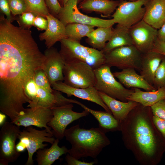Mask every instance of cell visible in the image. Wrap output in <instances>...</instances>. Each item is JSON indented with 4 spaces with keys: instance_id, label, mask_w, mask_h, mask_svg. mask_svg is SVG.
<instances>
[{
    "instance_id": "cell-18",
    "label": "cell",
    "mask_w": 165,
    "mask_h": 165,
    "mask_svg": "<svg viewBox=\"0 0 165 165\" xmlns=\"http://www.w3.org/2000/svg\"><path fill=\"white\" fill-rule=\"evenodd\" d=\"M48 24L45 31L40 34V41H45L47 48L53 47L57 42L67 38L65 26L58 18L49 13L46 16Z\"/></svg>"
},
{
    "instance_id": "cell-42",
    "label": "cell",
    "mask_w": 165,
    "mask_h": 165,
    "mask_svg": "<svg viewBox=\"0 0 165 165\" xmlns=\"http://www.w3.org/2000/svg\"><path fill=\"white\" fill-rule=\"evenodd\" d=\"M152 50L159 53L165 57V43L159 40L157 38Z\"/></svg>"
},
{
    "instance_id": "cell-32",
    "label": "cell",
    "mask_w": 165,
    "mask_h": 165,
    "mask_svg": "<svg viewBox=\"0 0 165 165\" xmlns=\"http://www.w3.org/2000/svg\"><path fill=\"white\" fill-rule=\"evenodd\" d=\"M34 79L36 84L39 87L50 92L53 90L43 69H40L36 72Z\"/></svg>"
},
{
    "instance_id": "cell-47",
    "label": "cell",
    "mask_w": 165,
    "mask_h": 165,
    "mask_svg": "<svg viewBox=\"0 0 165 165\" xmlns=\"http://www.w3.org/2000/svg\"><path fill=\"white\" fill-rule=\"evenodd\" d=\"M164 4H165V0H164Z\"/></svg>"
},
{
    "instance_id": "cell-24",
    "label": "cell",
    "mask_w": 165,
    "mask_h": 165,
    "mask_svg": "<svg viewBox=\"0 0 165 165\" xmlns=\"http://www.w3.org/2000/svg\"><path fill=\"white\" fill-rule=\"evenodd\" d=\"M75 104L80 105L92 114L98 122L99 127L105 133L120 130L121 123L112 114L106 111L92 109L77 100Z\"/></svg>"
},
{
    "instance_id": "cell-20",
    "label": "cell",
    "mask_w": 165,
    "mask_h": 165,
    "mask_svg": "<svg viewBox=\"0 0 165 165\" xmlns=\"http://www.w3.org/2000/svg\"><path fill=\"white\" fill-rule=\"evenodd\" d=\"M123 86L126 88H138L146 91L156 90L154 86L150 84L140 75H138L133 68H128L113 73Z\"/></svg>"
},
{
    "instance_id": "cell-14",
    "label": "cell",
    "mask_w": 165,
    "mask_h": 165,
    "mask_svg": "<svg viewBox=\"0 0 165 165\" xmlns=\"http://www.w3.org/2000/svg\"><path fill=\"white\" fill-rule=\"evenodd\" d=\"M53 116L50 108L36 107L25 109L23 112L11 122L18 126L26 127L34 126L46 129L52 134L51 128L47 125Z\"/></svg>"
},
{
    "instance_id": "cell-30",
    "label": "cell",
    "mask_w": 165,
    "mask_h": 165,
    "mask_svg": "<svg viewBox=\"0 0 165 165\" xmlns=\"http://www.w3.org/2000/svg\"><path fill=\"white\" fill-rule=\"evenodd\" d=\"M28 11L31 12L36 16H42L46 18L50 13L44 0H24Z\"/></svg>"
},
{
    "instance_id": "cell-12",
    "label": "cell",
    "mask_w": 165,
    "mask_h": 165,
    "mask_svg": "<svg viewBox=\"0 0 165 165\" xmlns=\"http://www.w3.org/2000/svg\"><path fill=\"white\" fill-rule=\"evenodd\" d=\"M148 0L120 1L112 15L115 24L129 28L143 20L145 11L143 6Z\"/></svg>"
},
{
    "instance_id": "cell-31",
    "label": "cell",
    "mask_w": 165,
    "mask_h": 165,
    "mask_svg": "<svg viewBox=\"0 0 165 165\" xmlns=\"http://www.w3.org/2000/svg\"><path fill=\"white\" fill-rule=\"evenodd\" d=\"M35 15L33 13L27 11L15 16V20L17 22L19 27L24 29H30L33 26Z\"/></svg>"
},
{
    "instance_id": "cell-15",
    "label": "cell",
    "mask_w": 165,
    "mask_h": 165,
    "mask_svg": "<svg viewBox=\"0 0 165 165\" xmlns=\"http://www.w3.org/2000/svg\"><path fill=\"white\" fill-rule=\"evenodd\" d=\"M52 88L65 94L68 97L72 96L96 104L103 108L105 111L112 113L99 94V91L95 86L86 88H75L69 86L62 81L53 84Z\"/></svg>"
},
{
    "instance_id": "cell-1",
    "label": "cell",
    "mask_w": 165,
    "mask_h": 165,
    "mask_svg": "<svg viewBox=\"0 0 165 165\" xmlns=\"http://www.w3.org/2000/svg\"><path fill=\"white\" fill-rule=\"evenodd\" d=\"M46 57L30 29L5 20L0 23V110L13 121L29 102L24 88L36 72L43 69Z\"/></svg>"
},
{
    "instance_id": "cell-9",
    "label": "cell",
    "mask_w": 165,
    "mask_h": 165,
    "mask_svg": "<svg viewBox=\"0 0 165 165\" xmlns=\"http://www.w3.org/2000/svg\"><path fill=\"white\" fill-rule=\"evenodd\" d=\"M72 103L51 108L53 116L47 125L51 129L53 136L62 139L67 126L73 121L89 115V112L84 109L81 112L73 111Z\"/></svg>"
},
{
    "instance_id": "cell-21",
    "label": "cell",
    "mask_w": 165,
    "mask_h": 165,
    "mask_svg": "<svg viewBox=\"0 0 165 165\" xmlns=\"http://www.w3.org/2000/svg\"><path fill=\"white\" fill-rule=\"evenodd\" d=\"M144 6L145 11L143 20L159 29L165 23L164 0H149Z\"/></svg>"
},
{
    "instance_id": "cell-10",
    "label": "cell",
    "mask_w": 165,
    "mask_h": 165,
    "mask_svg": "<svg viewBox=\"0 0 165 165\" xmlns=\"http://www.w3.org/2000/svg\"><path fill=\"white\" fill-rule=\"evenodd\" d=\"M20 127L11 122L3 124L0 131V165H8L15 161L20 153L16 148V141L20 130Z\"/></svg>"
},
{
    "instance_id": "cell-5",
    "label": "cell",
    "mask_w": 165,
    "mask_h": 165,
    "mask_svg": "<svg viewBox=\"0 0 165 165\" xmlns=\"http://www.w3.org/2000/svg\"><path fill=\"white\" fill-rule=\"evenodd\" d=\"M53 135L45 129L38 130L30 126L20 131L18 139L19 142L16 144L17 151L20 153L26 149L28 152V158L26 165H33L34 153L39 149L44 148L48 145L43 143L47 142L52 144L55 139Z\"/></svg>"
},
{
    "instance_id": "cell-28",
    "label": "cell",
    "mask_w": 165,
    "mask_h": 165,
    "mask_svg": "<svg viewBox=\"0 0 165 165\" xmlns=\"http://www.w3.org/2000/svg\"><path fill=\"white\" fill-rule=\"evenodd\" d=\"M113 30L112 26L97 27L87 35L86 41L92 48L102 50L111 38Z\"/></svg>"
},
{
    "instance_id": "cell-6",
    "label": "cell",
    "mask_w": 165,
    "mask_h": 165,
    "mask_svg": "<svg viewBox=\"0 0 165 165\" xmlns=\"http://www.w3.org/2000/svg\"><path fill=\"white\" fill-rule=\"evenodd\" d=\"M111 67L104 64L94 69L96 78L94 86L99 91L119 100L127 102V98L134 91L124 86L115 78Z\"/></svg>"
},
{
    "instance_id": "cell-39",
    "label": "cell",
    "mask_w": 165,
    "mask_h": 165,
    "mask_svg": "<svg viewBox=\"0 0 165 165\" xmlns=\"http://www.w3.org/2000/svg\"><path fill=\"white\" fill-rule=\"evenodd\" d=\"M48 24L47 19L41 16H35L33 24V26L36 27L38 31L46 30Z\"/></svg>"
},
{
    "instance_id": "cell-43",
    "label": "cell",
    "mask_w": 165,
    "mask_h": 165,
    "mask_svg": "<svg viewBox=\"0 0 165 165\" xmlns=\"http://www.w3.org/2000/svg\"><path fill=\"white\" fill-rule=\"evenodd\" d=\"M157 38L165 43V23L158 29Z\"/></svg>"
},
{
    "instance_id": "cell-27",
    "label": "cell",
    "mask_w": 165,
    "mask_h": 165,
    "mask_svg": "<svg viewBox=\"0 0 165 165\" xmlns=\"http://www.w3.org/2000/svg\"><path fill=\"white\" fill-rule=\"evenodd\" d=\"M132 45L129 28L117 24L111 38L102 50L105 53L118 47Z\"/></svg>"
},
{
    "instance_id": "cell-45",
    "label": "cell",
    "mask_w": 165,
    "mask_h": 165,
    "mask_svg": "<svg viewBox=\"0 0 165 165\" xmlns=\"http://www.w3.org/2000/svg\"><path fill=\"white\" fill-rule=\"evenodd\" d=\"M5 116L1 113H0V124L4 123V120L5 119Z\"/></svg>"
},
{
    "instance_id": "cell-8",
    "label": "cell",
    "mask_w": 165,
    "mask_h": 165,
    "mask_svg": "<svg viewBox=\"0 0 165 165\" xmlns=\"http://www.w3.org/2000/svg\"><path fill=\"white\" fill-rule=\"evenodd\" d=\"M77 0H69L63 5L58 18L66 26L72 23H76L95 27H108L115 24L113 19H105L89 16L81 13L77 7Z\"/></svg>"
},
{
    "instance_id": "cell-7",
    "label": "cell",
    "mask_w": 165,
    "mask_h": 165,
    "mask_svg": "<svg viewBox=\"0 0 165 165\" xmlns=\"http://www.w3.org/2000/svg\"><path fill=\"white\" fill-rule=\"evenodd\" d=\"M63 74L64 83L70 86L86 88L95 86L94 69L84 62L75 60L65 62Z\"/></svg>"
},
{
    "instance_id": "cell-11",
    "label": "cell",
    "mask_w": 165,
    "mask_h": 165,
    "mask_svg": "<svg viewBox=\"0 0 165 165\" xmlns=\"http://www.w3.org/2000/svg\"><path fill=\"white\" fill-rule=\"evenodd\" d=\"M105 54V64L111 67L140 70L141 54L133 45L118 47Z\"/></svg>"
},
{
    "instance_id": "cell-23",
    "label": "cell",
    "mask_w": 165,
    "mask_h": 165,
    "mask_svg": "<svg viewBox=\"0 0 165 165\" xmlns=\"http://www.w3.org/2000/svg\"><path fill=\"white\" fill-rule=\"evenodd\" d=\"M120 1L113 0H82L78 8L87 13L95 12L102 17L110 16L117 8Z\"/></svg>"
},
{
    "instance_id": "cell-46",
    "label": "cell",
    "mask_w": 165,
    "mask_h": 165,
    "mask_svg": "<svg viewBox=\"0 0 165 165\" xmlns=\"http://www.w3.org/2000/svg\"><path fill=\"white\" fill-rule=\"evenodd\" d=\"M118 0V1H122V0H129V1H137V0Z\"/></svg>"
},
{
    "instance_id": "cell-38",
    "label": "cell",
    "mask_w": 165,
    "mask_h": 165,
    "mask_svg": "<svg viewBox=\"0 0 165 165\" xmlns=\"http://www.w3.org/2000/svg\"><path fill=\"white\" fill-rule=\"evenodd\" d=\"M0 9L2 13L6 16V19L12 22L15 20V16L12 14L7 0H0Z\"/></svg>"
},
{
    "instance_id": "cell-2",
    "label": "cell",
    "mask_w": 165,
    "mask_h": 165,
    "mask_svg": "<svg viewBox=\"0 0 165 165\" xmlns=\"http://www.w3.org/2000/svg\"><path fill=\"white\" fill-rule=\"evenodd\" d=\"M151 107L139 104L121 123L124 145L141 165H157L165 152V138L155 127Z\"/></svg>"
},
{
    "instance_id": "cell-26",
    "label": "cell",
    "mask_w": 165,
    "mask_h": 165,
    "mask_svg": "<svg viewBox=\"0 0 165 165\" xmlns=\"http://www.w3.org/2000/svg\"><path fill=\"white\" fill-rule=\"evenodd\" d=\"M59 140L56 138L50 147L39 149L36 152V160L38 165H51L61 156L68 153V149L65 146L58 145Z\"/></svg>"
},
{
    "instance_id": "cell-40",
    "label": "cell",
    "mask_w": 165,
    "mask_h": 165,
    "mask_svg": "<svg viewBox=\"0 0 165 165\" xmlns=\"http://www.w3.org/2000/svg\"><path fill=\"white\" fill-rule=\"evenodd\" d=\"M65 159L68 165H93L96 164L97 162V161L87 162L79 160L78 159L71 156L68 153L66 156Z\"/></svg>"
},
{
    "instance_id": "cell-13",
    "label": "cell",
    "mask_w": 165,
    "mask_h": 165,
    "mask_svg": "<svg viewBox=\"0 0 165 165\" xmlns=\"http://www.w3.org/2000/svg\"><path fill=\"white\" fill-rule=\"evenodd\" d=\"M133 44L141 54L152 50L157 38L158 29L143 20L129 28Z\"/></svg>"
},
{
    "instance_id": "cell-35",
    "label": "cell",
    "mask_w": 165,
    "mask_h": 165,
    "mask_svg": "<svg viewBox=\"0 0 165 165\" xmlns=\"http://www.w3.org/2000/svg\"><path fill=\"white\" fill-rule=\"evenodd\" d=\"M34 77L27 82L24 88L25 94L29 101L28 105L32 103L35 101L38 88L34 81Z\"/></svg>"
},
{
    "instance_id": "cell-4",
    "label": "cell",
    "mask_w": 165,
    "mask_h": 165,
    "mask_svg": "<svg viewBox=\"0 0 165 165\" xmlns=\"http://www.w3.org/2000/svg\"><path fill=\"white\" fill-rule=\"evenodd\" d=\"M60 42L59 52L64 62L78 60L87 64L94 69L105 64V54L102 50L85 46L80 42L68 38Z\"/></svg>"
},
{
    "instance_id": "cell-33",
    "label": "cell",
    "mask_w": 165,
    "mask_h": 165,
    "mask_svg": "<svg viewBox=\"0 0 165 165\" xmlns=\"http://www.w3.org/2000/svg\"><path fill=\"white\" fill-rule=\"evenodd\" d=\"M153 86L156 90L165 88V57L162 61L155 74Z\"/></svg>"
},
{
    "instance_id": "cell-19",
    "label": "cell",
    "mask_w": 165,
    "mask_h": 165,
    "mask_svg": "<svg viewBox=\"0 0 165 165\" xmlns=\"http://www.w3.org/2000/svg\"><path fill=\"white\" fill-rule=\"evenodd\" d=\"M164 56L152 50L141 54L140 75L153 86L156 72Z\"/></svg>"
},
{
    "instance_id": "cell-17",
    "label": "cell",
    "mask_w": 165,
    "mask_h": 165,
    "mask_svg": "<svg viewBox=\"0 0 165 165\" xmlns=\"http://www.w3.org/2000/svg\"><path fill=\"white\" fill-rule=\"evenodd\" d=\"M76 100L65 97L59 91L54 90L50 92L38 87L35 101L31 104L28 105L27 107L51 108L70 103H75Z\"/></svg>"
},
{
    "instance_id": "cell-16",
    "label": "cell",
    "mask_w": 165,
    "mask_h": 165,
    "mask_svg": "<svg viewBox=\"0 0 165 165\" xmlns=\"http://www.w3.org/2000/svg\"><path fill=\"white\" fill-rule=\"evenodd\" d=\"M46 59L43 71L51 85L53 83L64 80L63 70L65 62L59 51L52 47L47 48L44 52Z\"/></svg>"
},
{
    "instance_id": "cell-34",
    "label": "cell",
    "mask_w": 165,
    "mask_h": 165,
    "mask_svg": "<svg viewBox=\"0 0 165 165\" xmlns=\"http://www.w3.org/2000/svg\"><path fill=\"white\" fill-rule=\"evenodd\" d=\"M12 14L14 16L28 11L24 0H7Z\"/></svg>"
},
{
    "instance_id": "cell-37",
    "label": "cell",
    "mask_w": 165,
    "mask_h": 165,
    "mask_svg": "<svg viewBox=\"0 0 165 165\" xmlns=\"http://www.w3.org/2000/svg\"><path fill=\"white\" fill-rule=\"evenodd\" d=\"M50 13L58 18V15L62 8L58 0H44Z\"/></svg>"
},
{
    "instance_id": "cell-41",
    "label": "cell",
    "mask_w": 165,
    "mask_h": 165,
    "mask_svg": "<svg viewBox=\"0 0 165 165\" xmlns=\"http://www.w3.org/2000/svg\"><path fill=\"white\" fill-rule=\"evenodd\" d=\"M152 119L156 128L165 138V120L154 115Z\"/></svg>"
},
{
    "instance_id": "cell-36",
    "label": "cell",
    "mask_w": 165,
    "mask_h": 165,
    "mask_svg": "<svg viewBox=\"0 0 165 165\" xmlns=\"http://www.w3.org/2000/svg\"><path fill=\"white\" fill-rule=\"evenodd\" d=\"M153 115L165 120V99L151 106Z\"/></svg>"
},
{
    "instance_id": "cell-22",
    "label": "cell",
    "mask_w": 165,
    "mask_h": 165,
    "mask_svg": "<svg viewBox=\"0 0 165 165\" xmlns=\"http://www.w3.org/2000/svg\"><path fill=\"white\" fill-rule=\"evenodd\" d=\"M99 94L113 116L120 123L126 118L134 108L140 104L131 101L123 102L110 97L99 91Z\"/></svg>"
},
{
    "instance_id": "cell-25",
    "label": "cell",
    "mask_w": 165,
    "mask_h": 165,
    "mask_svg": "<svg viewBox=\"0 0 165 165\" xmlns=\"http://www.w3.org/2000/svg\"><path fill=\"white\" fill-rule=\"evenodd\" d=\"M134 91L127 98L144 106L151 107L159 101L165 99V88H160L152 91H143L140 89L133 88Z\"/></svg>"
},
{
    "instance_id": "cell-44",
    "label": "cell",
    "mask_w": 165,
    "mask_h": 165,
    "mask_svg": "<svg viewBox=\"0 0 165 165\" xmlns=\"http://www.w3.org/2000/svg\"><path fill=\"white\" fill-rule=\"evenodd\" d=\"M69 0H60L61 2V6H63V5L66 2H67ZM78 2V4H79L81 2L82 0H77Z\"/></svg>"
},
{
    "instance_id": "cell-29",
    "label": "cell",
    "mask_w": 165,
    "mask_h": 165,
    "mask_svg": "<svg viewBox=\"0 0 165 165\" xmlns=\"http://www.w3.org/2000/svg\"><path fill=\"white\" fill-rule=\"evenodd\" d=\"M95 27L76 23L69 24L65 26L67 38L80 42L82 38L86 36L94 29Z\"/></svg>"
},
{
    "instance_id": "cell-3",
    "label": "cell",
    "mask_w": 165,
    "mask_h": 165,
    "mask_svg": "<svg viewBox=\"0 0 165 165\" xmlns=\"http://www.w3.org/2000/svg\"><path fill=\"white\" fill-rule=\"evenodd\" d=\"M100 128L86 129L76 125L66 129L64 136L71 145L68 153L79 160L82 158H96L110 141Z\"/></svg>"
}]
</instances>
